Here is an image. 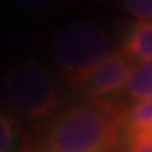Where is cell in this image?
<instances>
[{
    "mask_svg": "<svg viewBox=\"0 0 152 152\" xmlns=\"http://www.w3.org/2000/svg\"><path fill=\"white\" fill-rule=\"evenodd\" d=\"M125 108L117 99L73 104L46 123L39 147L57 152H125Z\"/></svg>",
    "mask_w": 152,
    "mask_h": 152,
    "instance_id": "1",
    "label": "cell"
},
{
    "mask_svg": "<svg viewBox=\"0 0 152 152\" xmlns=\"http://www.w3.org/2000/svg\"><path fill=\"white\" fill-rule=\"evenodd\" d=\"M0 95L4 110L20 123L50 121L62 106L55 75L37 61H22L9 68Z\"/></svg>",
    "mask_w": 152,
    "mask_h": 152,
    "instance_id": "2",
    "label": "cell"
},
{
    "mask_svg": "<svg viewBox=\"0 0 152 152\" xmlns=\"http://www.w3.org/2000/svg\"><path fill=\"white\" fill-rule=\"evenodd\" d=\"M112 55V39L95 24L77 22L61 28L48 42V57L55 73L73 88Z\"/></svg>",
    "mask_w": 152,
    "mask_h": 152,
    "instance_id": "3",
    "label": "cell"
},
{
    "mask_svg": "<svg viewBox=\"0 0 152 152\" xmlns=\"http://www.w3.org/2000/svg\"><path fill=\"white\" fill-rule=\"evenodd\" d=\"M134 66H136V62H132L119 50V51L112 53L106 61H103L77 86V90L88 101L115 99L117 94L125 92Z\"/></svg>",
    "mask_w": 152,
    "mask_h": 152,
    "instance_id": "4",
    "label": "cell"
},
{
    "mask_svg": "<svg viewBox=\"0 0 152 152\" xmlns=\"http://www.w3.org/2000/svg\"><path fill=\"white\" fill-rule=\"evenodd\" d=\"M123 125L126 148L152 141V99L128 104L123 110Z\"/></svg>",
    "mask_w": 152,
    "mask_h": 152,
    "instance_id": "5",
    "label": "cell"
},
{
    "mask_svg": "<svg viewBox=\"0 0 152 152\" xmlns=\"http://www.w3.org/2000/svg\"><path fill=\"white\" fill-rule=\"evenodd\" d=\"M121 51L136 64L152 61V22H136L128 29Z\"/></svg>",
    "mask_w": 152,
    "mask_h": 152,
    "instance_id": "6",
    "label": "cell"
},
{
    "mask_svg": "<svg viewBox=\"0 0 152 152\" xmlns=\"http://www.w3.org/2000/svg\"><path fill=\"white\" fill-rule=\"evenodd\" d=\"M150 99H152V61L137 62L130 73L121 103L128 106V103H141Z\"/></svg>",
    "mask_w": 152,
    "mask_h": 152,
    "instance_id": "7",
    "label": "cell"
},
{
    "mask_svg": "<svg viewBox=\"0 0 152 152\" xmlns=\"http://www.w3.org/2000/svg\"><path fill=\"white\" fill-rule=\"evenodd\" d=\"M31 145L22 123L0 110V152H29Z\"/></svg>",
    "mask_w": 152,
    "mask_h": 152,
    "instance_id": "8",
    "label": "cell"
},
{
    "mask_svg": "<svg viewBox=\"0 0 152 152\" xmlns=\"http://www.w3.org/2000/svg\"><path fill=\"white\" fill-rule=\"evenodd\" d=\"M15 6L29 15H44L62 6L66 0H13Z\"/></svg>",
    "mask_w": 152,
    "mask_h": 152,
    "instance_id": "9",
    "label": "cell"
},
{
    "mask_svg": "<svg viewBox=\"0 0 152 152\" xmlns=\"http://www.w3.org/2000/svg\"><path fill=\"white\" fill-rule=\"evenodd\" d=\"M123 7L139 22H152V0H123Z\"/></svg>",
    "mask_w": 152,
    "mask_h": 152,
    "instance_id": "10",
    "label": "cell"
},
{
    "mask_svg": "<svg viewBox=\"0 0 152 152\" xmlns=\"http://www.w3.org/2000/svg\"><path fill=\"white\" fill-rule=\"evenodd\" d=\"M126 152H152V141H147V143H139L126 148Z\"/></svg>",
    "mask_w": 152,
    "mask_h": 152,
    "instance_id": "11",
    "label": "cell"
},
{
    "mask_svg": "<svg viewBox=\"0 0 152 152\" xmlns=\"http://www.w3.org/2000/svg\"><path fill=\"white\" fill-rule=\"evenodd\" d=\"M29 152H57V150H51V148H42V147H31Z\"/></svg>",
    "mask_w": 152,
    "mask_h": 152,
    "instance_id": "12",
    "label": "cell"
},
{
    "mask_svg": "<svg viewBox=\"0 0 152 152\" xmlns=\"http://www.w3.org/2000/svg\"><path fill=\"white\" fill-rule=\"evenodd\" d=\"M125 152H126V150H125Z\"/></svg>",
    "mask_w": 152,
    "mask_h": 152,
    "instance_id": "13",
    "label": "cell"
}]
</instances>
